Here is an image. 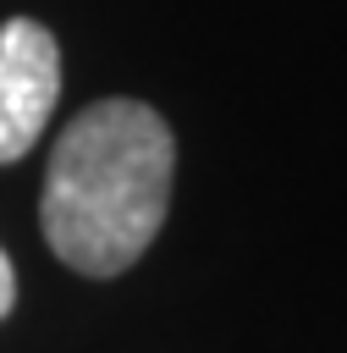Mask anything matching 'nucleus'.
Segmentation results:
<instances>
[{"label":"nucleus","mask_w":347,"mask_h":353,"mask_svg":"<svg viewBox=\"0 0 347 353\" xmlns=\"http://www.w3.org/2000/svg\"><path fill=\"white\" fill-rule=\"evenodd\" d=\"M176 138L143 99H99L55 138L39 221L83 276H121L160 237L171 210Z\"/></svg>","instance_id":"1"},{"label":"nucleus","mask_w":347,"mask_h":353,"mask_svg":"<svg viewBox=\"0 0 347 353\" xmlns=\"http://www.w3.org/2000/svg\"><path fill=\"white\" fill-rule=\"evenodd\" d=\"M61 99V44L44 22H0V165L22 160Z\"/></svg>","instance_id":"2"},{"label":"nucleus","mask_w":347,"mask_h":353,"mask_svg":"<svg viewBox=\"0 0 347 353\" xmlns=\"http://www.w3.org/2000/svg\"><path fill=\"white\" fill-rule=\"evenodd\" d=\"M11 303H17V270H11V259H6V248H0V320L11 314Z\"/></svg>","instance_id":"3"}]
</instances>
